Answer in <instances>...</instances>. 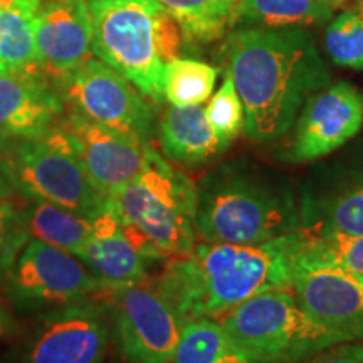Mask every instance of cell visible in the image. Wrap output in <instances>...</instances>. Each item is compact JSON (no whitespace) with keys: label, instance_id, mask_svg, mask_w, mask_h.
<instances>
[{"label":"cell","instance_id":"1","mask_svg":"<svg viewBox=\"0 0 363 363\" xmlns=\"http://www.w3.org/2000/svg\"><path fill=\"white\" fill-rule=\"evenodd\" d=\"M227 74L242 101L244 133L269 143L294 125L306 99L330 83L323 56L306 29L242 27L225 43Z\"/></svg>","mask_w":363,"mask_h":363},{"label":"cell","instance_id":"2","mask_svg":"<svg viewBox=\"0 0 363 363\" xmlns=\"http://www.w3.org/2000/svg\"><path fill=\"white\" fill-rule=\"evenodd\" d=\"M310 238L303 229L259 244L201 242L189 256L167 262L157 289L184 325L216 320L249 298L291 288Z\"/></svg>","mask_w":363,"mask_h":363},{"label":"cell","instance_id":"3","mask_svg":"<svg viewBox=\"0 0 363 363\" xmlns=\"http://www.w3.org/2000/svg\"><path fill=\"white\" fill-rule=\"evenodd\" d=\"M303 229L291 185L252 163H222L197 184L195 234L202 242L259 244Z\"/></svg>","mask_w":363,"mask_h":363},{"label":"cell","instance_id":"4","mask_svg":"<svg viewBox=\"0 0 363 363\" xmlns=\"http://www.w3.org/2000/svg\"><path fill=\"white\" fill-rule=\"evenodd\" d=\"M93 54L160 104L165 65L177 57L182 30L158 0H88Z\"/></svg>","mask_w":363,"mask_h":363},{"label":"cell","instance_id":"5","mask_svg":"<svg viewBox=\"0 0 363 363\" xmlns=\"http://www.w3.org/2000/svg\"><path fill=\"white\" fill-rule=\"evenodd\" d=\"M216 320L254 363H299L352 342L313 318L291 288L249 298Z\"/></svg>","mask_w":363,"mask_h":363},{"label":"cell","instance_id":"6","mask_svg":"<svg viewBox=\"0 0 363 363\" xmlns=\"http://www.w3.org/2000/svg\"><path fill=\"white\" fill-rule=\"evenodd\" d=\"M0 165L21 201H48L91 220L113 201L94 187L59 125L35 138H0Z\"/></svg>","mask_w":363,"mask_h":363},{"label":"cell","instance_id":"7","mask_svg":"<svg viewBox=\"0 0 363 363\" xmlns=\"http://www.w3.org/2000/svg\"><path fill=\"white\" fill-rule=\"evenodd\" d=\"M115 203L121 220L138 230L162 257L174 259L194 251L197 185L157 150L145 169L120 190Z\"/></svg>","mask_w":363,"mask_h":363},{"label":"cell","instance_id":"8","mask_svg":"<svg viewBox=\"0 0 363 363\" xmlns=\"http://www.w3.org/2000/svg\"><path fill=\"white\" fill-rule=\"evenodd\" d=\"M54 83L69 110L104 128L150 142L155 121L152 106L111 66L89 57Z\"/></svg>","mask_w":363,"mask_h":363},{"label":"cell","instance_id":"9","mask_svg":"<svg viewBox=\"0 0 363 363\" xmlns=\"http://www.w3.org/2000/svg\"><path fill=\"white\" fill-rule=\"evenodd\" d=\"M4 283L19 311L56 310L103 289L78 257L35 238L22 249Z\"/></svg>","mask_w":363,"mask_h":363},{"label":"cell","instance_id":"10","mask_svg":"<svg viewBox=\"0 0 363 363\" xmlns=\"http://www.w3.org/2000/svg\"><path fill=\"white\" fill-rule=\"evenodd\" d=\"M121 353L128 363H170L184 323L157 286L103 288Z\"/></svg>","mask_w":363,"mask_h":363},{"label":"cell","instance_id":"11","mask_svg":"<svg viewBox=\"0 0 363 363\" xmlns=\"http://www.w3.org/2000/svg\"><path fill=\"white\" fill-rule=\"evenodd\" d=\"M57 125L66 133L89 180L110 201L145 169L155 150L150 142L104 128L72 110Z\"/></svg>","mask_w":363,"mask_h":363},{"label":"cell","instance_id":"12","mask_svg":"<svg viewBox=\"0 0 363 363\" xmlns=\"http://www.w3.org/2000/svg\"><path fill=\"white\" fill-rule=\"evenodd\" d=\"M363 126V93L347 81L325 86L306 99L296 118L289 158L311 162L343 147Z\"/></svg>","mask_w":363,"mask_h":363},{"label":"cell","instance_id":"13","mask_svg":"<svg viewBox=\"0 0 363 363\" xmlns=\"http://www.w3.org/2000/svg\"><path fill=\"white\" fill-rule=\"evenodd\" d=\"M106 347V315L93 296L45 313L22 363H99Z\"/></svg>","mask_w":363,"mask_h":363},{"label":"cell","instance_id":"14","mask_svg":"<svg viewBox=\"0 0 363 363\" xmlns=\"http://www.w3.org/2000/svg\"><path fill=\"white\" fill-rule=\"evenodd\" d=\"M291 289L313 318L328 328L363 340V278L337 266L303 264Z\"/></svg>","mask_w":363,"mask_h":363},{"label":"cell","instance_id":"15","mask_svg":"<svg viewBox=\"0 0 363 363\" xmlns=\"http://www.w3.org/2000/svg\"><path fill=\"white\" fill-rule=\"evenodd\" d=\"M39 66L52 81L88 61L93 24L88 0H43L35 19Z\"/></svg>","mask_w":363,"mask_h":363},{"label":"cell","instance_id":"16","mask_svg":"<svg viewBox=\"0 0 363 363\" xmlns=\"http://www.w3.org/2000/svg\"><path fill=\"white\" fill-rule=\"evenodd\" d=\"M66 115L57 86L40 69L0 76V138H35Z\"/></svg>","mask_w":363,"mask_h":363},{"label":"cell","instance_id":"17","mask_svg":"<svg viewBox=\"0 0 363 363\" xmlns=\"http://www.w3.org/2000/svg\"><path fill=\"white\" fill-rule=\"evenodd\" d=\"M72 256L88 267L103 288L147 281L150 261L126 238L115 199L110 207L93 220V235Z\"/></svg>","mask_w":363,"mask_h":363},{"label":"cell","instance_id":"18","mask_svg":"<svg viewBox=\"0 0 363 363\" xmlns=\"http://www.w3.org/2000/svg\"><path fill=\"white\" fill-rule=\"evenodd\" d=\"M158 135L163 155L184 165L207 163L225 150L201 106H170L163 113Z\"/></svg>","mask_w":363,"mask_h":363},{"label":"cell","instance_id":"19","mask_svg":"<svg viewBox=\"0 0 363 363\" xmlns=\"http://www.w3.org/2000/svg\"><path fill=\"white\" fill-rule=\"evenodd\" d=\"M303 227L313 234H363V169L350 172L323 195L301 201Z\"/></svg>","mask_w":363,"mask_h":363},{"label":"cell","instance_id":"20","mask_svg":"<svg viewBox=\"0 0 363 363\" xmlns=\"http://www.w3.org/2000/svg\"><path fill=\"white\" fill-rule=\"evenodd\" d=\"M335 7L323 0H239L235 24L266 29H305L325 24Z\"/></svg>","mask_w":363,"mask_h":363},{"label":"cell","instance_id":"21","mask_svg":"<svg viewBox=\"0 0 363 363\" xmlns=\"http://www.w3.org/2000/svg\"><path fill=\"white\" fill-rule=\"evenodd\" d=\"M40 6L0 7V76L39 69L35 19Z\"/></svg>","mask_w":363,"mask_h":363},{"label":"cell","instance_id":"22","mask_svg":"<svg viewBox=\"0 0 363 363\" xmlns=\"http://www.w3.org/2000/svg\"><path fill=\"white\" fill-rule=\"evenodd\" d=\"M30 238L74 254L93 235V220L48 201H22Z\"/></svg>","mask_w":363,"mask_h":363},{"label":"cell","instance_id":"23","mask_svg":"<svg viewBox=\"0 0 363 363\" xmlns=\"http://www.w3.org/2000/svg\"><path fill=\"white\" fill-rule=\"evenodd\" d=\"M170 363H254L214 318H197L182 326Z\"/></svg>","mask_w":363,"mask_h":363},{"label":"cell","instance_id":"24","mask_svg":"<svg viewBox=\"0 0 363 363\" xmlns=\"http://www.w3.org/2000/svg\"><path fill=\"white\" fill-rule=\"evenodd\" d=\"M179 24L184 39L208 44L235 26L239 0H158Z\"/></svg>","mask_w":363,"mask_h":363},{"label":"cell","instance_id":"25","mask_svg":"<svg viewBox=\"0 0 363 363\" xmlns=\"http://www.w3.org/2000/svg\"><path fill=\"white\" fill-rule=\"evenodd\" d=\"M219 71L195 59H172L165 65L163 94L172 106H201L214 93Z\"/></svg>","mask_w":363,"mask_h":363},{"label":"cell","instance_id":"26","mask_svg":"<svg viewBox=\"0 0 363 363\" xmlns=\"http://www.w3.org/2000/svg\"><path fill=\"white\" fill-rule=\"evenodd\" d=\"M325 51L335 65L363 69V0L330 21L325 30Z\"/></svg>","mask_w":363,"mask_h":363},{"label":"cell","instance_id":"27","mask_svg":"<svg viewBox=\"0 0 363 363\" xmlns=\"http://www.w3.org/2000/svg\"><path fill=\"white\" fill-rule=\"evenodd\" d=\"M303 264L337 266L363 278V234H313Z\"/></svg>","mask_w":363,"mask_h":363},{"label":"cell","instance_id":"28","mask_svg":"<svg viewBox=\"0 0 363 363\" xmlns=\"http://www.w3.org/2000/svg\"><path fill=\"white\" fill-rule=\"evenodd\" d=\"M206 115L216 136L225 150L244 131L246 115H244L242 101H240L238 89L227 72L220 88L208 101Z\"/></svg>","mask_w":363,"mask_h":363},{"label":"cell","instance_id":"29","mask_svg":"<svg viewBox=\"0 0 363 363\" xmlns=\"http://www.w3.org/2000/svg\"><path fill=\"white\" fill-rule=\"evenodd\" d=\"M30 240L24 211L13 199L0 202V281H6L22 249Z\"/></svg>","mask_w":363,"mask_h":363},{"label":"cell","instance_id":"30","mask_svg":"<svg viewBox=\"0 0 363 363\" xmlns=\"http://www.w3.org/2000/svg\"><path fill=\"white\" fill-rule=\"evenodd\" d=\"M308 363H363V343L345 342L326 348Z\"/></svg>","mask_w":363,"mask_h":363},{"label":"cell","instance_id":"31","mask_svg":"<svg viewBox=\"0 0 363 363\" xmlns=\"http://www.w3.org/2000/svg\"><path fill=\"white\" fill-rule=\"evenodd\" d=\"M16 320H13L7 308L0 303V340L11 337V335L16 333Z\"/></svg>","mask_w":363,"mask_h":363},{"label":"cell","instance_id":"32","mask_svg":"<svg viewBox=\"0 0 363 363\" xmlns=\"http://www.w3.org/2000/svg\"><path fill=\"white\" fill-rule=\"evenodd\" d=\"M17 197L16 192H13L11 182H9L6 172H4L2 165H0V202L9 201V199Z\"/></svg>","mask_w":363,"mask_h":363},{"label":"cell","instance_id":"33","mask_svg":"<svg viewBox=\"0 0 363 363\" xmlns=\"http://www.w3.org/2000/svg\"><path fill=\"white\" fill-rule=\"evenodd\" d=\"M17 4H35V6H40L43 0H0V7H11L17 6Z\"/></svg>","mask_w":363,"mask_h":363},{"label":"cell","instance_id":"34","mask_svg":"<svg viewBox=\"0 0 363 363\" xmlns=\"http://www.w3.org/2000/svg\"><path fill=\"white\" fill-rule=\"evenodd\" d=\"M323 2L330 4V6H333L335 9H337L340 6V2H342V0H323Z\"/></svg>","mask_w":363,"mask_h":363}]
</instances>
